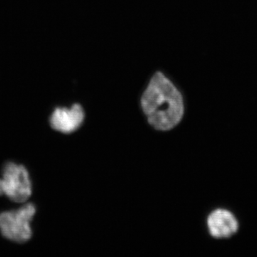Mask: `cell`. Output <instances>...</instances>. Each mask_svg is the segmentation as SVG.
Segmentation results:
<instances>
[{"label":"cell","instance_id":"1","mask_svg":"<svg viewBox=\"0 0 257 257\" xmlns=\"http://www.w3.org/2000/svg\"><path fill=\"white\" fill-rule=\"evenodd\" d=\"M141 104L150 124L161 131L172 130L183 116L182 94L160 72L152 77L142 97Z\"/></svg>","mask_w":257,"mask_h":257},{"label":"cell","instance_id":"2","mask_svg":"<svg viewBox=\"0 0 257 257\" xmlns=\"http://www.w3.org/2000/svg\"><path fill=\"white\" fill-rule=\"evenodd\" d=\"M36 213V207L31 203L18 210L0 214V231L6 239L17 243H25L32 236L30 224Z\"/></svg>","mask_w":257,"mask_h":257},{"label":"cell","instance_id":"3","mask_svg":"<svg viewBox=\"0 0 257 257\" xmlns=\"http://www.w3.org/2000/svg\"><path fill=\"white\" fill-rule=\"evenodd\" d=\"M32 186L28 170L23 165L8 162L3 167L0 178V196L24 203L31 197Z\"/></svg>","mask_w":257,"mask_h":257},{"label":"cell","instance_id":"4","mask_svg":"<svg viewBox=\"0 0 257 257\" xmlns=\"http://www.w3.org/2000/svg\"><path fill=\"white\" fill-rule=\"evenodd\" d=\"M207 226L209 233L216 239H228L237 233L239 221L232 212L218 209L208 216Z\"/></svg>","mask_w":257,"mask_h":257},{"label":"cell","instance_id":"5","mask_svg":"<svg viewBox=\"0 0 257 257\" xmlns=\"http://www.w3.org/2000/svg\"><path fill=\"white\" fill-rule=\"evenodd\" d=\"M84 112L80 104H75L70 109L57 108L50 117V124L53 130L69 134L76 131L82 124Z\"/></svg>","mask_w":257,"mask_h":257}]
</instances>
